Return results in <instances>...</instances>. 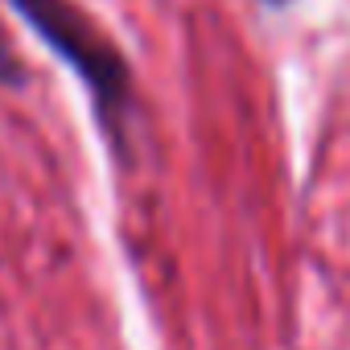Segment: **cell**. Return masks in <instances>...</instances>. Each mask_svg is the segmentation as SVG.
I'll use <instances>...</instances> for the list:
<instances>
[{
	"label": "cell",
	"mask_w": 350,
	"mask_h": 350,
	"mask_svg": "<svg viewBox=\"0 0 350 350\" xmlns=\"http://www.w3.org/2000/svg\"><path fill=\"white\" fill-rule=\"evenodd\" d=\"M17 17L46 42L83 83L95 128L116 152V161L132 157V120H136V79L124 50L99 29L91 13H83L75 0H9Z\"/></svg>",
	"instance_id": "6da1fadb"
},
{
	"label": "cell",
	"mask_w": 350,
	"mask_h": 350,
	"mask_svg": "<svg viewBox=\"0 0 350 350\" xmlns=\"http://www.w3.org/2000/svg\"><path fill=\"white\" fill-rule=\"evenodd\" d=\"M268 9H284V5H293V0H264Z\"/></svg>",
	"instance_id": "3957f363"
},
{
	"label": "cell",
	"mask_w": 350,
	"mask_h": 350,
	"mask_svg": "<svg viewBox=\"0 0 350 350\" xmlns=\"http://www.w3.org/2000/svg\"><path fill=\"white\" fill-rule=\"evenodd\" d=\"M0 87H13V91L25 87V66H21V58H17V50H13L5 25H0Z\"/></svg>",
	"instance_id": "7a4b0ae2"
}]
</instances>
